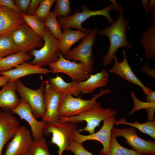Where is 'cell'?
Listing matches in <instances>:
<instances>
[{"label": "cell", "mask_w": 155, "mask_h": 155, "mask_svg": "<svg viewBox=\"0 0 155 155\" xmlns=\"http://www.w3.org/2000/svg\"><path fill=\"white\" fill-rule=\"evenodd\" d=\"M118 4L119 7V14L118 19L110 26L106 27L97 32L98 35L106 36L109 40V50L102 60L104 66H106L113 61L116 52L119 48L127 47L134 51L133 46L127 40L126 35L127 29L131 20L125 18V10L120 2Z\"/></svg>", "instance_id": "obj_1"}, {"label": "cell", "mask_w": 155, "mask_h": 155, "mask_svg": "<svg viewBox=\"0 0 155 155\" xmlns=\"http://www.w3.org/2000/svg\"><path fill=\"white\" fill-rule=\"evenodd\" d=\"M117 113L116 111L110 108H102L100 102L96 101L92 107L77 115L69 117L59 116V123L69 121L78 124L85 121L87 123L86 126L80 129L78 131L80 132L88 131L89 134H91L95 133L96 128L99 126L101 121L110 117L115 116Z\"/></svg>", "instance_id": "obj_2"}, {"label": "cell", "mask_w": 155, "mask_h": 155, "mask_svg": "<svg viewBox=\"0 0 155 155\" xmlns=\"http://www.w3.org/2000/svg\"><path fill=\"white\" fill-rule=\"evenodd\" d=\"M82 11L79 12L77 8L75 13L72 15L65 17L57 18L58 22L61 29L71 28H76L88 34L91 31L90 30L83 28L82 23L90 17L100 15L104 16L109 23L111 24L115 20L110 16V11L114 9L112 4H110L104 9L96 10H90L88 6L83 5L81 7Z\"/></svg>", "instance_id": "obj_3"}, {"label": "cell", "mask_w": 155, "mask_h": 155, "mask_svg": "<svg viewBox=\"0 0 155 155\" xmlns=\"http://www.w3.org/2000/svg\"><path fill=\"white\" fill-rule=\"evenodd\" d=\"M42 38L43 46L39 50L34 49L31 51V54L34 58L29 63L41 67L49 65L57 61L60 52L59 40L56 38L46 27Z\"/></svg>", "instance_id": "obj_4"}, {"label": "cell", "mask_w": 155, "mask_h": 155, "mask_svg": "<svg viewBox=\"0 0 155 155\" xmlns=\"http://www.w3.org/2000/svg\"><path fill=\"white\" fill-rule=\"evenodd\" d=\"M111 92L109 89H101L98 93L92 95L91 98L88 100L81 98V96L75 98L71 95L61 94L58 110L59 115L65 117L77 115L92 107L100 97Z\"/></svg>", "instance_id": "obj_5"}, {"label": "cell", "mask_w": 155, "mask_h": 155, "mask_svg": "<svg viewBox=\"0 0 155 155\" xmlns=\"http://www.w3.org/2000/svg\"><path fill=\"white\" fill-rule=\"evenodd\" d=\"M78 128L77 123L69 121L62 123H46L43 135H49L52 134L51 143L58 148L57 155H63V152L73 140V136Z\"/></svg>", "instance_id": "obj_6"}, {"label": "cell", "mask_w": 155, "mask_h": 155, "mask_svg": "<svg viewBox=\"0 0 155 155\" xmlns=\"http://www.w3.org/2000/svg\"><path fill=\"white\" fill-rule=\"evenodd\" d=\"M98 29L95 28L77 46L70 50L65 54L64 58L67 60L83 63L88 71L92 74L94 70V56L92 48L94 43Z\"/></svg>", "instance_id": "obj_7"}, {"label": "cell", "mask_w": 155, "mask_h": 155, "mask_svg": "<svg viewBox=\"0 0 155 155\" xmlns=\"http://www.w3.org/2000/svg\"><path fill=\"white\" fill-rule=\"evenodd\" d=\"M41 84L38 89L34 90L24 85L20 80L16 81V90L21 98L29 104L32 113L36 119L42 118L44 115L46 109L44 94L45 82L40 76Z\"/></svg>", "instance_id": "obj_8"}, {"label": "cell", "mask_w": 155, "mask_h": 155, "mask_svg": "<svg viewBox=\"0 0 155 155\" xmlns=\"http://www.w3.org/2000/svg\"><path fill=\"white\" fill-rule=\"evenodd\" d=\"M58 56L57 61L48 65L51 73L53 74L64 73L73 80L79 82L84 81L89 78L90 74L83 63L81 62L78 63L66 59L60 52Z\"/></svg>", "instance_id": "obj_9"}, {"label": "cell", "mask_w": 155, "mask_h": 155, "mask_svg": "<svg viewBox=\"0 0 155 155\" xmlns=\"http://www.w3.org/2000/svg\"><path fill=\"white\" fill-rule=\"evenodd\" d=\"M111 136L116 137L119 136L123 137L126 140L125 142L139 153L155 155V142L141 138L137 135L135 128L132 126L121 129L113 127Z\"/></svg>", "instance_id": "obj_10"}, {"label": "cell", "mask_w": 155, "mask_h": 155, "mask_svg": "<svg viewBox=\"0 0 155 155\" xmlns=\"http://www.w3.org/2000/svg\"><path fill=\"white\" fill-rule=\"evenodd\" d=\"M13 40L20 51L27 53L44 44L42 36L35 33L25 23L20 25L12 34Z\"/></svg>", "instance_id": "obj_11"}, {"label": "cell", "mask_w": 155, "mask_h": 155, "mask_svg": "<svg viewBox=\"0 0 155 155\" xmlns=\"http://www.w3.org/2000/svg\"><path fill=\"white\" fill-rule=\"evenodd\" d=\"M116 120L115 116L109 117L103 121L102 127L98 131L91 134L82 135L78 130L74 135L73 139L81 144L87 140L98 141L101 142L103 146L102 148L99 152V155H107L109 150L111 130Z\"/></svg>", "instance_id": "obj_12"}, {"label": "cell", "mask_w": 155, "mask_h": 155, "mask_svg": "<svg viewBox=\"0 0 155 155\" xmlns=\"http://www.w3.org/2000/svg\"><path fill=\"white\" fill-rule=\"evenodd\" d=\"M61 96L53 89L48 81L45 82L44 96L46 112L42 119L46 123H59L58 110Z\"/></svg>", "instance_id": "obj_13"}, {"label": "cell", "mask_w": 155, "mask_h": 155, "mask_svg": "<svg viewBox=\"0 0 155 155\" xmlns=\"http://www.w3.org/2000/svg\"><path fill=\"white\" fill-rule=\"evenodd\" d=\"M33 139L29 130L21 126L7 145L4 155H23L30 148Z\"/></svg>", "instance_id": "obj_14"}, {"label": "cell", "mask_w": 155, "mask_h": 155, "mask_svg": "<svg viewBox=\"0 0 155 155\" xmlns=\"http://www.w3.org/2000/svg\"><path fill=\"white\" fill-rule=\"evenodd\" d=\"M11 112L18 115L22 119L26 121L29 124L33 140L43 137V132L46 123L44 121H38L33 115L30 107L28 103L21 98L20 104Z\"/></svg>", "instance_id": "obj_15"}, {"label": "cell", "mask_w": 155, "mask_h": 155, "mask_svg": "<svg viewBox=\"0 0 155 155\" xmlns=\"http://www.w3.org/2000/svg\"><path fill=\"white\" fill-rule=\"evenodd\" d=\"M11 111L0 110V155L5 144L13 138L21 126Z\"/></svg>", "instance_id": "obj_16"}, {"label": "cell", "mask_w": 155, "mask_h": 155, "mask_svg": "<svg viewBox=\"0 0 155 155\" xmlns=\"http://www.w3.org/2000/svg\"><path fill=\"white\" fill-rule=\"evenodd\" d=\"M122 53L123 59L121 62H119L116 55L113 58L114 64L113 67L110 69L109 72L117 75L128 82L136 85L140 87L144 93L147 95L152 89L145 86L142 82L135 74L129 65L125 50L123 49Z\"/></svg>", "instance_id": "obj_17"}, {"label": "cell", "mask_w": 155, "mask_h": 155, "mask_svg": "<svg viewBox=\"0 0 155 155\" xmlns=\"http://www.w3.org/2000/svg\"><path fill=\"white\" fill-rule=\"evenodd\" d=\"M24 23L25 22L21 14L0 6V35L12 34L14 30Z\"/></svg>", "instance_id": "obj_18"}, {"label": "cell", "mask_w": 155, "mask_h": 155, "mask_svg": "<svg viewBox=\"0 0 155 155\" xmlns=\"http://www.w3.org/2000/svg\"><path fill=\"white\" fill-rule=\"evenodd\" d=\"M50 70L38 66L24 62L8 71L0 72V75L7 78L9 81H16L21 78L32 74L47 75Z\"/></svg>", "instance_id": "obj_19"}, {"label": "cell", "mask_w": 155, "mask_h": 155, "mask_svg": "<svg viewBox=\"0 0 155 155\" xmlns=\"http://www.w3.org/2000/svg\"><path fill=\"white\" fill-rule=\"evenodd\" d=\"M3 86L0 90V108L3 111H11L21 100L16 93V81H9Z\"/></svg>", "instance_id": "obj_20"}, {"label": "cell", "mask_w": 155, "mask_h": 155, "mask_svg": "<svg viewBox=\"0 0 155 155\" xmlns=\"http://www.w3.org/2000/svg\"><path fill=\"white\" fill-rule=\"evenodd\" d=\"M108 75L106 69L94 74H90L89 78L83 82H79V86L82 94L91 93L98 88L104 87L108 84Z\"/></svg>", "instance_id": "obj_21"}, {"label": "cell", "mask_w": 155, "mask_h": 155, "mask_svg": "<svg viewBox=\"0 0 155 155\" xmlns=\"http://www.w3.org/2000/svg\"><path fill=\"white\" fill-rule=\"evenodd\" d=\"M48 82L55 91L61 94L77 96L80 93L79 82L78 81L73 80L71 82H67L61 77L57 75L55 77L49 79Z\"/></svg>", "instance_id": "obj_22"}, {"label": "cell", "mask_w": 155, "mask_h": 155, "mask_svg": "<svg viewBox=\"0 0 155 155\" xmlns=\"http://www.w3.org/2000/svg\"><path fill=\"white\" fill-rule=\"evenodd\" d=\"M88 34L79 30H73L71 28L63 29L59 40L60 52L65 55L70 50L73 45L80 39L85 38Z\"/></svg>", "instance_id": "obj_23"}, {"label": "cell", "mask_w": 155, "mask_h": 155, "mask_svg": "<svg viewBox=\"0 0 155 155\" xmlns=\"http://www.w3.org/2000/svg\"><path fill=\"white\" fill-rule=\"evenodd\" d=\"M142 47L145 50L144 57L155 59V23L152 22L148 29L143 31L140 38Z\"/></svg>", "instance_id": "obj_24"}, {"label": "cell", "mask_w": 155, "mask_h": 155, "mask_svg": "<svg viewBox=\"0 0 155 155\" xmlns=\"http://www.w3.org/2000/svg\"><path fill=\"white\" fill-rule=\"evenodd\" d=\"M31 58L27 53L20 51L0 59V72L6 71Z\"/></svg>", "instance_id": "obj_25"}, {"label": "cell", "mask_w": 155, "mask_h": 155, "mask_svg": "<svg viewBox=\"0 0 155 155\" xmlns=\"http://www.w3.org/2000/svg\"><path fill=\"white\" fill-rule=\"evenodd\" d=\"M120 124L130 125L137 128L142 132L145 133L155 139V120L147 121L144 123H140L135 121L134 123L127 122L125 118H123L116 120L115 125L118 126Z\"/></svg>", "instance_id": "obj_26"}, {"label": "cell", "mask_w": 155, "mask_h": 155, "mask_svg": "<svg viewBox=\"0 0 155 155\" xmlns=\"http://www.w3.org/2000/svg\"><path fill=\"white\" fill-rule=\"evenodd\" d=\"M12 36L10 34L0 35V59L20 51L14 43Z\"/></svg>", "instance_id": "obj_27"}, {"label": "cell", "mask_w": 155, "mask_h": 155, "mask_svg": "<svg viewBox=\"0 0 155 155\" xmlns=\"http://www.w3.org/2000/svg\"><path fill=\"white\" fill-rule=\"evenodd\" d=\"M130 94L133 100L134 105L133 109L129 112V114L131 115L137 111L145 109L148 115V121L155 120L154 114L155 111V102L150 103L140 101L137 98L133 92L130 91Z\"/></svg>", "instance_id": "obj_28"}, {"label": "cell", "mask_w": 155, "mask_h": 155, "mask_svg": "<svg viewBox=\"0 0 155 155\" xmlns=\"http://www.w3.org/2000/svg\"><path fill=\"white\" fill-rule=\"evenodd\" d=\"M23 155H51L46 140L43 137L33 140L28 151Z\"/></svg>", "instance_id": "obj_29"}, {"label": "cell", "mask_w": 155, "mask_h": 155, "mask_svg": "<svg viewBox=\"0 0 155 155\" xmlns=\"http://www.w3.org/2000/svg\"><path fill=\"white\" fill-rule=\"evenodd\" d=\"M107 155H147L139 153L133 149H129L121 146L116 137L111 136L109 150Z\"/></svg>", "instance_id": "obj_30"}, {"label": "cell", "mask_w": 155, "mask_h": 155, "mask_svg": "<svg viewBox=\"0 0 155 155\" xmlns=\"http://www.w3.org/2000/svg\"><path fill=\"white\" fill-rule=\"evenodd\" d=\"M22 15L25 23L35 33L42 37L46 28L44 23L33 15Z\"/></svg>", "instance_id": "obj_31"}, {"label": "cell", "mask_w": 155, "mask_h": 155, "mask_svg": "<svg viewBox=\"0 0 155 155\" xmlns=\"http://www.w3.org/2000/svg\"><path fill=\"white\" fill-rule=\"evenodd\" d=\"M44 23L54 36L56 38L59 40L62 31L58 22L57 17L53 11L49 12Z\"/></svg>", "instance_id": "obj_32"}, {"label": "cell", "mask_w": 155, "mask_h": 155, "mask_svg": "<svg viewBox=\"0 0 155 155\" xmlns=\"http://www.w3.org/2000/svg\"><path fill=\"white\" fill-rule=\"evenodd\" d=\"M56 1L55 0H42L38 9L32 15L44 23L51 7Z\"/></svg>", "instance_id": "obj_33"}, {"label": "cell", "mask_w": 155, "mask_h": 155, "mask_svg": "<svg viewBox=\"0 0 155 155\" xmlns=\"http://www.w3.org/2000/svg\"><path fill=\"white\" fill-rule=\"evenodd\" d=\"M53 12L57 18L65 17L69 16L71 10L69 0H57Z\"/></svg>", "instance_id": "obj_34"}, {"label": "cell", "mask_w": 155, "mask_h": 155, "mask_svg": "<svg viewBox=\"0 0 155 155\" xmlns=\"http://www.w3.org/2000/svg\"><path fill=\"white\" fill-rule=\"evenodd\" d=\"M65 151H71L75 155H94L83 147L82 144L77 142L73 140Z\"/></svg>", "instance_id": "obj_35"}, {"label": "cell", "mask_w": 155, "mask_h": 155, "mask_svg": "<svg viewBox=\"0 0 155 155\" xmlns=\"http://www.w3.org/2000/svg\"><path fill=\"white\" fill-rule=\"evenodd\" d=\"M30 0H15L14 3L22 14H27L28 9Z\"/></svg>", "instance_id": "obj_36"}, {"label": "cell", "mask_w": 155, "mask_h": 155, "mask_svg": "<svg viewBox=\"0 0 155 155\" xmlns=\"http://www.w3.org/2000/svg\"><path fill=\"white\" fill-rule=\"evenodd\" d=\"M0 6H3L10 10L22 15L13 0H0Z\"/></svg>", "instance_id": "obj_37"}, {"label": "cell", "mask_w": 155, "mask_h": 155, "mask_svg": "<svg viewBox=\"0 0 155 155\" xmlns=\"http://www.w3.org/2000/svg\"><path fill=\"white\" fill-rule=\"evenodd\" d=\"M42 0H31L28 9L27 14L32 15L38 9Z\"/></svg>", "instance_id": "obj_38"}, {"label": "cell", "mask_w": 155, "mask_h": 155, "mask_svg": "<svg viewBox=\"0 0 155 155\" xmlns=\"http://www.w3.org/2000/svg\"><path fill=\"white\" fill-rule=\"evenodd\" d=\"M141 70L144 73L146 74L149 77L155 78V69L153 68L152 69L148 66V62L146 61L143 66L141 68Z\"/></svg>", "instance_id": "obj_39"}, {"label": "cell", "mask_w": 155, "mask_h": 155, "mask_svg": "<svg viewBox=\"0 0 155 155\" xmlns=\"http://www.w3.org/2000/svg\"><path fill=\"white\" fill-rule=\"evenodd\" d=\"M146 95V102L150 103L155 102V91H152Z\"/></svg>", "instance_id": "obj_40"}, {"label": "cell", "mask_w": 155, "mask_h": 155, "mask_svg": "<svg viewBox=\"0 0 155 155\" xmlns=\"http://www.w3.org/2000/svg\"><path fill=\"white\" fill-rule=\"evenodd\" d=\"M141 2L146 15L147 20L148 22V5L149 1L148 0H141Z\"/></svg>", "instance_id": "obj_41"}, {"label": "cell", "mask_w": 155, "mask_h": 155, "mask_svg": "<svg viewBox=\"0 0 155 155\" xmlns=\"http://www.w3.org/2000/svg\"><path fill=\"white\" fill-rule=\"evenodd\" d=\"M9 79L6 77L0 75V87L3 86L6 83L9 81Z\"/></svg>", "instance_id": "obj_42"}, {"label": "cell", "mask_w": 155, "mask_h": 155, "mask_svg": "<svg viewBox=\"0 0 155 155\" xmlns=\"http://www.w3.org/2000/svg\"><path fill=\"white\" fill-rule=\"evenodd\" d=\"M112 3L114 8L115 9V12L118 13L119 12V7L118 4H117L116 0H110Z\"/></svg>", "instance_id": "obj_43"}, {"label": "cell", "mask_w": 155, "mask_h": 155, "mask_svg": "<svg viewBox=\"0 0 155 155\" xmlns=\"http://www.w3.org/2000/svg\"><path fill=\"white\" fill-rule=\"evenodd\" d=\"M155 1L154 0H151L149 1L148 5V12L153 8L155 7Z\"/></svg>", "instance_id": "obj_44"}, {"label": "cell", "mask_w": 155, "mask_h": 155, "mask_svg": "<svg viewBox=\"0 0 155 155\" xmlns=\"http://www.w3.org/2000/svg\"><path fill=\"white\" fill-rule=\"evenodd\" d=\"M149 12H151L152 22L155 23V7L151 9Z\"/></svg>", "instance_id": "obj_45"}, {"label": "cell", "mask_w": 155, "mask_h": 155, "mask_svg": "<svg viewBox=\"0 0 155 155\" xmlns=\"http://www.w3.org/2000/svg\"></svg>", "instance_id": "obj_46"}]
</instances>
